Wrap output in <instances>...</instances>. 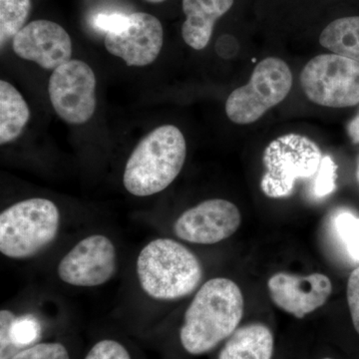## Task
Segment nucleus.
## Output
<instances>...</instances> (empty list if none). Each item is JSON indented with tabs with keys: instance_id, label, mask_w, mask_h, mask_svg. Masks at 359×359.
I'll return each instance as SVG.
<instances>
[{
	"instance_id": "a211bd4d",
	"label": "nucleus",
	"mask_w": 359,
	"mask_h": 359,
	"mask_svg": "<svg viewBox=\"0 0 359 359\" xmlns=\"http://www.w3.org/2000/svg\"><path fill=\"white\" fill-rule=\"evenodd\" d=\"M320 43L332 53L359 62V16L330 22L321 32Z\"/></svg>"
},
{
	"instance_id": "7ed1b4c3",
	"label": "nucleus",
	"mask_w": 359,
	"mask_h": 359,
	"mask_svg": "<svg viewBox=\"0 0 359 359\" xmlns=\"http://www.w3.org/2000/svg\"><path fill=\"white\" fill-rule=\"evenodd\" d=\"M186 157L183 133L173 125L158 127L130 155L123 174L125 189L136 197L166 190L181 173Z\"/></svg>"
},
{
	"instance_id": "423d86ee",
	"label": "nucleus",
	"mask_w": 359,
	"mask_h": 359,
	"mask_svg": "<svg viewBox=\"0 0 359 359\" xmlns=\"http://www.w3.org/2000/svg\"><path fill=\"white\" fill-rule=\"evenodd\" d=\"M292 87V74L287 62L276 57L264 59L255 67L249 83L229 95L226 116L236 124H252L285 100Z\"/></svg>"
},
{
	"instance_id": "9b49d317",
	"label": "nucleus",
	"mask_w": 359,
	"mask_h": 359,
	"mask_svg": "<svg viewBox=\"0 0 359 359\" xmlns=\"http://www.w3.org/2000/svg\"><path fill=\"white\" fill-rule=\"evenodd\" d=\"M164 43L162 23L152 14H129L128 25L118 33H107L105 47L128 66L143 67L154 62Z\"/></svg>"
},
{
	"instance_id": "20e7f679",
	"label": "nucleus",
	"mask_w": 359,
	"mask_h": 359,
	"mask_svg": "<svg viewBox=\"0 0 359 359\" xmlns=\"http://www.w3.org/2000/svg\"><path fill=\"white\" fill-rule=\"evenodd\" d=\"M61 226L57 205L44 198L20 201L0 214V252L11 259L39 256L55 241Z\"/></svg>"
},
{
	"instance_id": "6e6552de",
	"label": "nucleus",
	"mask_w": 359,
	"mask_h": 359,
	"mask_svg": "<svg viewBox=\"0 0 359 359\" xmlns=\"http://www.w3.org/2000/svg\"><path fill=\"white\" fill-rule=\"evenodd\" d=\"M96 77L87 63L70 60L52 72L49 97L63 121L81 125L88 122L96 109Z\"/></svg>"
},
{
	"instance_id": "aec40b11",
	"label": "nucleus",
	"mask_w": 359,
	"mask_h": 359,
	"mask_svg": "<svg viewBox=\"0 0 359 359\" xmlns=\"http://www.w3.org/2000/svg\"><path fill=\"white\" fill-rule=\"evenodd\" d=\"M334 226L346 254L359 264V217L348 210H341L334 216Z\"/></svg>"
},
{
	"instance_id": "2eb2a0df",
	"label": "nucleus",
	"mask_w": 359,
	"mask_h": 359,
	"mask_svg": "<svg viewBox=\"0 0 359 359\" xmlns=\"http://www.w3.org/2000/svg\"><path fill=\"white\" fill-rule=\"evenodd\" d=\"M273 346V332L266 325L248 323L229 337L219 359H271Z\"/></svg>"
},
{
	"instance_id": "6ab92c4d",
	"label": "nucleus",
	"mask_w": 359,
	"mask_h": 359,
	"mask_svg": "<svg viewBox=\"0 0 359 359\" xmlns=\"http://www.w3.org/2000/svg\"><path fill=\"white\" fill-rule=\"evenodd\" d=\"M32 9L30 0H0V42L1 46L25 26Z\"/></svg>"
},
{
	"instance_id": "f03ea898",
	"label": "nucleus",
	"mask_w": 359,
	"mask_h": 359,
	"mask_svg": "<svg viewBox=\"0 0 359 359\" xmlns=\"http://www.w3.org/2000/svg\"><path fill=\"white\" fill-rule=\"evenodd\" d=\"M136 273L142 290L156 301L192 294L203 280L200 259L186 245L168 238L149 242L139 252Z\"/></svg>"
},
{
	"instance_id": "b1692460",
	"label": "nucleus",
	"mask_w": 359,
	"mask_h": 359,
	"mask_svg": "<svg viewBox=\"0 0 359 359\" xmlns=\"http://www.w3.org/2000/svg\"><path fill=\"white\" fill-rule=\"evenodd\" d=\"M129 15L123 13H99L93 20L97 29L107 33L121 32L128 25Z\"/></svg>"
},
{
	"instance_id": "4468645a",
	"label": "nucleus",
	"mask_w": 359,
	"mask_h": 359,
	"mask_svg": "<svg viewBox=\"0 0 359 359\" xmlns=\"http://www.w3.org/2000/svg\"><path fill=\"white\" fill-rule=\"evenodd\" d=\"M235 0H183L186 15L182 36L195 50H203L209 44L217 20L228 13Z\"/></svg>"
},
{
	"instance_id": "1a4fd4ad",
	"label": "nucleus",
	"mask_w": 359,
	"mask_h": 359,
	"mask_svg": "<svg viewBox=\"0 0 359 359\" xmlns=\"http://www.w3.org/2000/svg\"><path fill=\"white\" fill-rule=\"evenodd\" d=\"M118 255L107 236L94 233L82 238L59 262L61 282L77 287H96L109 282L117 273Z\"/></svg>"
},
{
	"instance_id": "5701e85b",
	"label": "nucleus",
	"mask_w": 359,
	"mask_h": 359,
	"mask_svg": "<svg viewBox=\"0 0 359 359\" xmlns=\"http://www.w3.org/2000/svg\"><path fill=\"white\" fill-rule=\"evenodd\" d=\"M85 359H132L126 347L113 339H103L90 349Z\"/></svg>"
},
{
	"instance_id": "393cba45",
	"label": "nucleus",
	"mask_w": 359,
	"mask_h": 359,
	"mask_svg": "<svg viewBox=\"0 0 359 359\" xmlns=\"http://www.w3.org/2000/svg\"><path fill=\"white\" fill-rule=\"evenodd\" d=\"M346 297L354 328L359 334V266L349 276Z\"/></svg>"
},
{
	"instance_id": "412c9836",
	"label": "nucleus",
	"mask_w": 359,
	"mask_h": 359,
	"mask_svg": "<svg viewBox=\"0 0 359 359\" xmlns=\"http://www.w3.org/2000/svg\"><path fill=\"white\" fill-rule=\"evenodd\" d=\"M11 359H70V356L63 344L45 342L21 349Z\"/></svg>"
},
{
	"instance_id": "4be33fe9",
	"label": "nucleus",
	"mask_w": 359,
	"mask_h": 359,
	"mask_svg": "<svg viewBox=\"0 0 359 359\" xmlns=\"http://www.w3.org/2000/svg\"><path fill=\"white\" fill-rule=\"evenodd\" d=\"M337 165L330 156H325L321 161L320 169L316 173L314 184V195L318 198L327 197L335 190Z\"/></svg>"
},
{
	"instance_id": "bb28decb",
	"label": "nucleus",
	"mask_w": 359,
	"mask_h": 359,
	"mask_svg": "<svg viewBox=\"0 0 359 359\" xmlns=\"http://www.w3.org/2000/svg\"><path fill=\"white\" fill-rule=\"evenodd\" d=\"M145 1L151 2V4H161V2L166 1V0H145Z\"/></svg>"
},
{
	"instance_id": "0eeeda50",
	"label": "nucleus",
	"mask_w": 359,
	"mask_h": 359,
	"mask_svg": "<svg viewBox=\"0 0 359 359\" xmlns=\"http://www.w3.org/2000/svg\"><path fill=\"white\" fill-rule=\"evenodd\" d=\"M304 94L318 105L346 108L359 103V62L337 54H320L301 74Z\"/></svg>"
},
{
	"instance_id": "f8f14e48",
	"label": "nucleus",
	"mask_w": 359,
	"mask_h": 359,
	"mask_svg": "<svg viewBox=\"0 0 359 359\" xmlns=\"http://www.w3.org/2000/svg\"><path fill=\"white\" fill-rule=\"evenodd\" d=\"M271 302L278 309L304 318L308 314L325 306L332 292V283L323 273L309 276L276 273L268 280Z\"/></svg>"
},
{
	"instance_id": "ddd939ff",
	"label": "nucleus",
	"mask_w": 359,
	"mask_h": 359,
	"mask_svg": "<svg viewBox=\"0 0 359 359\" xmlns=\"http://www.w3.org/2000/svg\"><path fill=\"white\" fill-rule=\"evenodd\" d=\"M13 48L18 57L47 70L57 69L72 56L69 34L62 26L50 20L28 23L14 36Z\"/></svg>"
},
{
	"instance_id": "f3484780",
	"label": "nucleus",
	"mask_w": 359,
	"mask_h": 359,
	"mask_svg": "<svg viewBox=\"0 0 359 359\" xmlns=\"http://www.w3.org/2000/svg\"><path fill=\"white\" fill-rule=\"evenodd\" d=\"M30 111L25 98L4 80L0 81V144L11 143L22 133L29 121Z\"/></svg>"
},
{
	"instance_id": "9d476101",
	"label": "nucleus",
	"mask_w": 359,
	"mask_h": 359,
	"mask_svg": "<svg viewBox=\"0 0 359 359\" xmlns=\"http://www.w3.org/2000/svg\"><path fill=\"white\" fill-rule=\"evenodd\" d=\"M242 224V215L228 200L210 199L180 215L173 224L175 236L195 245H215L231 238Z\"/></svg>"
},
{
	"instance_id": "dca6fc26",
	"label": "nucleus",
	"mask_w": 359,
	"mask_h": 359,
	"mask_svg": "<svg viewBox=\"0 0 359 359\" xmlns=\"http://www.w3.org/2000/svg\"><path fill=\"white\" fill-rule=\"evenodd\" d=\"M41 325L33 314L16 316L0 311V359H11L21 349L33 346L41 334Z\"/></svg>"
},
{
	"instance_id": "39448f33",
	"label": "nucleus",
	"mask_w": 359,
	"mask_h": 359,
	"mask_svg": "<svg viewBox=\"0 0 359 359\" xmlns=\"http://www.w3.org/2000/svg\"><path fill=\"white\" fill-rule=\"evenodd\" d=\"M323 158L318 144L304 135L278 137L264 151L262 191L271 199L289 197L297 180L311 178L318 173Z\"/></svg>"
},
{
	"instance_id": "cd10ccee",
	"label": "nucleus",
	"mask_w": 359,
	"mask_h": 359,
	"mask_svg": "<svg viewBox=\"0 0 359 359\" xmlns=\"http://www.w3.org/2000/svg\"><path fill=\"white\" fill-rule=\"evenodd\" d=\"M323 359H332V358H323Z\"/></svg>"
},
{
	"instance_id": "f257e3e1",
	"label": "nucleus",
	"mask_w": 359,
	"mask_h": 359,
	"mask_svg": "<svg viewBox=\"0 0 359 359\" xmlns=\"http://www.w3.org/2000/svg\"><path fill=\"white\" fill-rule=\"evenodd\" d=\"M240 287L226 278H215L201 285L184 316L180 340L187 353L201 355L229 339L244 316Z\"/></svg>"
},
{
	"instance_id": "a878e982",
	"label": "nucleus",
	"mask_w": 359,
	"mask_h": 359,
	"mask_svg": "<svg viewBox=\"0 0 359 359\" xmlns=\"http://www.w3.org/2000/svg\"><path fill=\"white\" fill-rule=\"evenodd\" d=\"M347 135L354 144H359V110L346 127Z\"/></svg>"
}]
</instances>
